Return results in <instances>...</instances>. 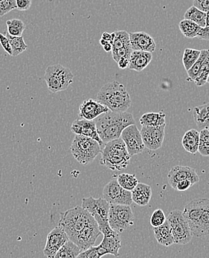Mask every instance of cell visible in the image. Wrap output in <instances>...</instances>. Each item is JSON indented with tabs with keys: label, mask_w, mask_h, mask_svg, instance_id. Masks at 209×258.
I'll return each instance as SVG.
<instances>
[{
	"label": "cell",
	"mask_w": 209,
	"mask_h": 258,
	"mask_svg": "<svg viewBox=\"0 0 209 258\" xmlns=\"http://www.w3.org/2000/svg\"><path fill=\"white\" fill-rule=\"evenodd\" d=\"M97 133L104 144L121 138L124 129L136 125L132 113L109 111L95 119Z\"/></svg>",
	"instance_id": "6da1fadb"
},
{
	"label": "cell",
	"mask_w": 209,
	"mask_h": 258,
	"mask_svg": "<svg viewBox=\"0 0 209 258\" xmlns=\"http://www.w3.org/2000/svg\"><path fill=\"white\" fill-rule=\"evenodd\" d=\"M183 215L194 237L209 235V200L196 199L185 207Z\"/></svg>",
	"instance_id": "7a4b0ae2"
},
{
	"label": "cell",
	"mask_w": 209,
	"mask_h": 258,
	"mask_svg": "<svg viewBox=\"0 0 209 258\" xmlns=\"http://www.w3.org/2000/svg\"><path fill=\"white\" fill-rule=\"evenodd\" d=\"M97 101L110 111L119 113L127 112L132 103L125 85L116 81L106 84L100 88L97 95Z\"/></svg>",
	"instance_id": "3957f363"
},
{
	"label": "cell",
	"mask_w": 209,
	"mask_h": 258,
	"mask_svg": "<svg viewBox=\"0 0 209 258\" xmlns=\"http://www.w3.org/2000/svg\"><path fill=\"white\" fill-rule=\"evenodd\" d=\"M100 153V165L105 166L112 171L126 169L131 163V156L121 138L105 144Z\"/></svg>",
	"instance_id": "277c9868"
},
{
	"label": "cell",
	"mask_w": 209,
	"mask_h": 258,
	"mask_svg": "<svg viewBox=\"0 0 209 258\" xmlns=\"http://www.w3.org/2000/svg\"><path fill=\"white\" fill-rule=\"evenodd\" d=\"M93 217L81 206H76L60 214L59 228L63 229L69 240L80 232Z\"/></svg>",
	"instance_id": "5b68a950"
},
{
	"label": "cell",
	"mask_w": 209,
	"mask_h": 258,
	"mask_svg": "<svg viewBox=\"0 0 209 258\" xmlns=\"http://www.w3.org/2000/svg\"><path fill=\"white\" fill-rule=\"evenodd\" d=\"M70 151L79 164L86 166L95 159L101 152V147L92 138L75 135L71 144Z\"/></svg>",
	"instance_id": "8992f818"
},
{
	"label": "cell",
	"mask_w": 209,
	"mask_h": 258,
	"mask_svg": "<svg viewBox=\"0 0 209 258\" xmlns=\"http://www.w3.org/2000/svg\"><path fill=\"white\" fill-rule=\"evenodd\" d=\"M44 78L48 89L56 93L67 89L73 82L74 76L70 69L57 63L48 67Z\"/></svg>",
	"instance_id": "52a82bcc"
},
{
	"label": "cell",
	"mask_w": 209,
	"mask_h": 258,
	"mask_svg": "<svg viewBox=\"0 0 209 258\" xmlns=\"http://www.w3.org/2000/svg\"><path fill=\"white\" fill-rule=\"evenodd\" d=\"M167 221L171 227L174 243L185 245L190 242L193 234L182 211L179 210L171 211L167 218Z\"/></svg>",
	"instance_id": "ba28073f"
},
{
	"label": "cell",
	"mask_w": 209,
	"mask_h": 258,
	"mask_svg": "<svg viewBox=\"0 0 209 258\" xmlns=\"http://www.w3.org/2000/svg\"><path fill=\"white\" fill-rule=\"evenodd\" d=\"M110 226L116 232H123L134 223V215L129 205H113L108 214Z\"/></svg>",
	"instance_id": "9c48e42d"
},
{
	"label": "cell",
	"mask_w": 209,
	"mask_h": 258,
	"mask_svg": "<svg viewBox=\"0 0 209 258\" xmlns=\"http://www.w3.org/2000/svg\"><path fill=\"white\" fill-rule=\"evenodd\" d=\"M81 207L95 219L98 225L99 230L110 226L108 214L111 205L104 199H95L93 197L83 199Z\"/></svg>",
	"instance_id": "30bf717a"
},
{
	"label": "cell",
	"mask_w": 209,
	"mask_h": 258,
	"mask_svg": "<svg viewBox=\"0 0 209 258\" xmlns=\"http://www.w3.org/2000/svg\"><path fill=\"white\" fill-rule=\"evenodd\" d=\"M103 198L111 205L131 206L133 203L131 191L122 188L116 179H113L104 186L103 189Z\"/></svg>",
	"instance_id": "8fae6325"
},
{
	"label": "cell",
	"mask_w": 209,
	"mask_h": 258,
	"mask_svg": "<svg viewBox=\"0 0 209 258\" xmlns=\"http://www.w3.org/2000/svg\"><path fill=\"white\" fill-rule=\"evenodd\" d=\"M100 234L101 232L99 230L98 225L95 219L92 218L89 223L70 240L76 244L80 251H83L93 246L97 237Z\"/></svg>",
	"instance_id": "7c38bea8"
},
{
	"label": "cell",
	"mask_w": 209,
	"mask_h": 258,
	"mask_svg": "<svg viewBox=\"0 0 209 258\" xmlns=\"http://www.w3.org/2000/svg\"><path fill=\"white\" fill-rule=\"evenodd\" d=\"M121 139L126 146L127 150L131 156L142 153L145 147L142 141L140 131L136 125H131L124 129L121 135Z\"/></svg>",
	"instance_id": "4fadbf2b"
},
{
	"label": "cell",
	"mask_w": 209,
	"mask_h": 258,
	"mask_svg": "<svg viewBox=\"0 0 209 258\" xmlns=\"http://www.w3.org/2000/svg\"><path fill=\"white\" fill-rule=\"evenodd\" d=\"M165 125L158 127L142 126L140 133L145 148L155 151L162 147L165 138Z\"/></svg>",
	"instance_id": "5bb4252c"
},
{
	"label": "cell",
	"mask_w": 209,
	"mask_h": 258,
	"mask_svg": "<svg viewBox=\"0 0 209 258\" xmlns=\"http://www.w3.org/2000/svg\"><path fill=\"white\" fill-rule=\"evenodd\" d=\"M69 240L66 232L59 227H56L48 234L43 254L48 258L53 257L57 251Z\"/></svg>",
	"instance_id": "9a60e30c"
},
{
	"label": "cell",
	"mask_w": 209,
	"mask_h": 258,
	"mask_svg": "<svg viewBox=\"0 0 209 258\" xmlns=\"http://www.w3.org/2000/svg\"><path fill=\"white\" fill-rule=\"evenodd\" d=\"M170 186L176 190V186L179 181L190 180L193 184L199 182V175L193 168L186 166H175L170 170L168 175Z\"/></svg>",
	"instance_id": "2e32d148"
},
{
	"label": "cell",
	"mask_w": 209,
	"mask_h": 258,
	"mask_svg": "<svg viewBox=\"0 0 209 258\" xmlns=\"http://www.w3.org/2000/svg\"><path fill=\"white\" fill-rule=\"evenodd\" d=\"M103 235V240L99 246L104 251L106 254H112L115 257H119V249L122 248V241L119 233L115 231L111 226L100 230Z\"/></svg>",
	"instance_id": "e0dca14e"
},
{
	"label": "cell",
	"mask_w": 209,
	"mask_h": 258,
	"mask_svg": "<svg viewBox=\"0 0 209 258\" xmlns=\"http://www.w3.org/2000/svg\"><path fill=\"white\" fill-rule=\"evenodd\" d=\"M71 132L76 135H82V136L92 138L98 143L100 147L103 148L104 143L101 141L98 133L95 121L86 120V119H80L74 121L71 126Z\"/></svg>",
	"instance_id": "ac0fdd59"
},
{
	"label": "cell",
	"mask_w": 209,
	"mask_h": 258,
	"mask_svg": "<svg viewBox=\"0 0 209 258\" xmlns=\"http://www.w3.org/2000/svg\"><path fill=\"white\" fill-rule=\"evenodd\" d=\"M129 37L132 50L148 52L151 53L156 50V42L149 34L145 32H133L129 33Z\"/></svg>",
	"instance_id": "d6986e66"
},
{
	"label": "cell",
	"mask_w": 209,
	"mask_h": 258,
	"mask_svg": "<svg viewBox=\"0 0 209 258\" xmlns=\"http://www.w3.org/2000/svg\"><path fill=\"white\" fill-rule=\"evenodd\" d=\"M110 110L104 105L92 99H86L79 107V117L86 120L93 121Z\"/></svg>",
	"instance_id": "ffe728a7"
},
{
	"label": "cell",
	"mask_w": 209,
	"mask_h": 258,
	"mask_svg": "<svg viewBox=\"0 0 209 258\" xmlns=\"http://www.w3.org/2000/svg\"><path fill=\"white\" fill-rule=\"evenodd\" d=\"M153 59L151 52L133 51L130 57L128 69L136 72H142L151 63Z\"/></svg>",
	"instance_id": "44dd1931"
},
{
	"label": "cell",
	"mask_w": 209,
	"mask_h": 258,
	"mask_svg": "<svg viewBox=\"0 0 209 258\" xmlns=\"http://www.w3.org/2000/svg\"><path fill=\"white\" fill-rule=\"evenodd\" d=\"M133 203L139 206H146L152 197V189L149 185L139 183L131 191Z\"/></svg>",
	"instance_id": "7402d4cb"
},
{
	"label": "cell",
	"mask_w": 209,
	"mask_h": 258,
	"mask_svg": "<svg viewBox=\"0 0 209 258\" xmlns=\"http://www.w3.org/2000/svg\"><path fill=\"white\" fill-rule=\"evenodd\" d=\"M153 233L155 238L160 245L168 247L174 244L171 227L167 220L163 225L153 228Z\"/></svg>",
	"instance_id": "603a6c76"
},
{
	"label": "cell",
	"mask_w": 209,
	"mask_h": 258,
	"mask_svg": "<svg viewBox=\"0 0 209 258\" xmlns=\"http://www.w3.org/2000/svg\"><path fill=\"white\" fill-rule=\"evenodd\" d=\"M199 132L196 129H190L185 132L182 140V147L185 151L194 155L198 152L199 147Z\"/></svg>",
	"instance_id": "cb8c5ba5"
},
{
	"label": "cell",
	"mask_w": 209,
	"mask_h": 258,
	"mask_svg": "<svg viewBox=\"0 0 209 258\" xmlns=\"http://www.w3.org/2000/svg\"><path fill=\"white\" fill-rule=\"evenodd\" d=\"M193 116L198 128L209 130V103L195 107L193 110Z\"/></svg>",
	"instance_id": "d4e9b609"
},
{
	"label": "cell",
	"mask_w": 209,
	"mask_h": 258,
	"mask_svg": "<svg viewBox=\"0 0 209 258\" xmlns=\"http://www.w3.org/2000/svg\"><path fill=\"white\" fill-rule=\"evenodd\" d=\"M165 117L166 115L163 112H159V113L151 112V113H145L141 117L140 124L142 126H161V125H166Z\"/></svg>",
	"instance_id": "484cf974"
},
{
	"label": "cell",
	"mask_w": 209,
	"mask_h": 258,
	"mask_svg": "<svg viewBox=\"0 0 209 258\" xmlns=\"http://www.w3.org/2000/svg\"><path fill=\"white\" fill-rule=\"evenodd\" d=\"M81 252L79 247L69 240L57 251L52 258H76Z\"/></svg>",
	"instance_id": "4316f807"
},
{
	"label": "cell",
	"mask_w": 209,
	"mask_h": 258,
	"mask_svg": "<svg viewBox=\"0 0 209 258\" xmlns=\"http://www.w3.org/2000/svg\"><path fill=\"white\" fill-rule=\"evenodd\" d=\"M179 27L184 36L191 39L197 37L198 33L202 29L196 23L185 19L179 23Z\"/></svg>",
	"instance_id": "83f0119b"
},
{
	"label": "cell",
	"mask_w": 209,
	"mask_h": 258,
	"mask_svg": "<svg viewBox=\"0 0 209 258\" xmlns=\"http://www.w3.org/2000/svg\"><path fill=\"white\" fill-rule=\"evenodd\" d=\"M184 19L196 23L201 28L205 27V13L195 6L189 8L184 15Z\"/></svg>",
	"instance_id": "f1b7e54d"
},
{
	"label": "cell",
	"mask_w": 209,
	"mask_h": 258,
	"mask_svg": "<svg viewBox=\"0 0 209 258\" xmlns=\"http://www.w3.org/2000/svg\"><path fill=\"white\" fill-rule=\"evenodd\" d=\"M6 36L7 37L9 42H10L12 49V56L13 57H17V56L24 52L26 49H27V44L25 43L24 38H23V36H12L9 33H7Z\"/></svg>",
	"instance_id": "f546056e"
},
{
	"label": "cell",
	"mask_w": 209,
	"mask_h": 258,
	"mask_svg": "<svg viewBox=\"0 0 209 258\" xmlns=\"http://www.w3.org/2000/svg\"><path fill=\"white\" fill-rule=\"evenodd\" d=\"M114 33L115 37L112 43V51L117 50V49H122V48L131 46L129 33L128 32L120 30L116 31V32H114Z\"/></svg>",
	"instance_id": "4dcf8cb0"
},
{
	"label": "cell",
	"mask_w": 209,
	"mask_h": 258,
	"mask_svg": "<svg viewBox=\"0 0 209 258\" xmlns=\"http://www.w3.org/2000/svg\"><path fill=\"white\" fill-rule=\"evenodd\" d=\"M208 52L209 49L201 50L199 58L195 62L194 64L191 67L189 71H187L188 76V80L190 81V82H194L195 79L198 77L199 72H200L201 68H202V63H203L205 57H206L207 55H208Z\"/></svg>",
	"instance_id": "1f68e13d"
},
{
	"label": "cell",
	"mask_w": 209,
	"mask_h": 258,
	"mask_svg": "<svg viewBox=\"0 0 209 258\" xmlns=\"http://www.w3.org/2000/svg\"><path fill=\"white\" fill-rule=\"evenodd\" d=\"M117 181L119 185L124 189L128 191H132L136 185L139 184V180L136 175L133 174L122 173L118 175Z\"/></svg>",
	"instance_id": "d6a6232c"
},
{
	"label": "cell",
	"mask_w": 209,
	"mask_h": 258,
	"mask_svg": "<svg viewBox=\"0 0 209 258\" xmlns=\"http://www.w3.org/2000/svg\"><path fill=\"white\" fill-rule=\"evenodd\" d=\"M8 33L12 36H23V32L26 29V25L19 19H12L6 21Z\"/></svg>",
	"instance_id": "836d02e7"
},
{
	"label": "cell",
	"mask_w": 209,
	"mask_h": 258,
	"mask_svg": "<svg viewBox=\"0 0 209 258\" xmlns=\"http://www.w3.org/2000/svg\"><path fill=\"white\" fill-rule=\"evenodd\" d=\"M200 52L201 50L190 49V48L185 49L183 57H182V63L186 71H189L191 67L194 64L195 62L199 58Z\"/></svg>",
	"instance_id": "e575fe53"
},
{
	"label": "cell",
	"mask_w": 209,
	"mask_h": 258,
	"mask_svg": "<svg viewBox=\"0 0 209 258\" xmlns=\"http://www.w3.org/2000/svg\"><path fill=\"white\" fill-rule=\"evenodd\" d=\"M198 152L202 156L209 157V130L202 129L199 132Z\"/></svg>",
	"instance_id": "d590c367"
},
{
	"label": "cell",
	"mask_w": 209,
	"mask_h": 258,
	"mask_svg": "<svg viewBox=\"0 0 209 258\" xmlns=\"http://www.w3.org/2000/svg\"><path fill=\"white\" fill-rule=\"evenodd\" d=\"M209 75V52L205 60L202 63V68H201L199 76L195 79L194 83L196 86L201 87L207 83V79H208Z\"/></svg>",
	"instance_id": "8d00e7d4"
},
{
	"label": "cell",
	"mask_w": 209,
	"mask_h": 258,
	"mask_svg": "<svg viewBox=\"0 0 209 258\" xmlns=\"http://www.w3.org/2000/svg\"><path fill=\"white\" fill-rule=\"evenodd\" d=\"M167 218L165 217V213L162 209H157L153 211L152 216L151 217V225L153 228L160 226L166 222Z\"/></svg>",
	"instance_id": "74e56055"
},
{
	"label": "cell",
	"mask_w": 209,
	"mask_h": 258,
	"mask_svg": "<svg viewBox=\"0 0 209 258\" xmlns=\"http://www.w3.org/2000/svg\"><path fill=\"white\" fill-rule=\"evenodd\" d=\"M17 9L16 0H0V17Z\"/></svg>",
	"instance_id": "f35d334b"
},
{
	"label": "cell",
	"mask_w": 209,
	"mask_h": 258,
	"mask_svg": "<svg viewBox=\"0 0 209 258\" xmlns=\"http://www.w3.org/2000/svg\"><path fill=\"white\" fill-rule=\"evenodd\" d=\"M132 52V49H131V46H127V47L122 48V49H117V50L112 51V56L115 61L117 63L121 59H130Z\"/></svg>",
	"instance_id": "ab89813d"
},
{
	"label": "cell",
	"mask_w": 209,
	"mask_h": 258,
	"mask_svg": "<svg viewBox=\"0 0 209 258\" xmlns=\"http://www.w3.org/2000/svg\"><path fill=\"white\" fill-rule=\"evenodd\" d=\"M103 256L99 251L98 247L92 246L86 251H81L76 258H101Z\"/></svg>",
	"instance_id": "60d3db41"
},
{
	"label": "cell",
	"mask_w": 209,
	"mask_h": 258,
	"mask_svg": "<svg viewBox=\"0 0 209 258\" xmlns=\"http://www.w3.org/2000/svg\"><path fill=\"white\" fill-rule=\"evenodd\" d=\"M0 43H1L2 47L4 49V50L9 55L12 56V49L10 42H9V39L7 38L6 35H3L1 33H0Z\"/></svg>",
	"instance_id": "b9f144b4"
},
{
	"label": "cell",
	"mask_w": 209,
	"mask_h": 258,
	"mask_svg": "<svg viewBox=\"0 0 209 258\" xmlns=\"http://www.w3.org/2000/svg\"><path fill=\"white\" fill-rule=\"evenodd\" d=\"M17 9L20 11H27L32 6V0H16Z\"/></svg>",
	"instance_id": "7bdbcfd3"
},
{
	"label": "cell",
	"mask_w": 209,
	"mask_h": 258,
	"mask_svg": "<svg viewBox=\"0 0 209 258\" xmlns=\"http://www.w3.org/2000/svg\"><path fill=\"white\" fill-rule=\"evenodd\" d=\"M193 185V183L190 180H184V181H181L177 183L176 186V190L183 192V191L188 190Z\"/></svg>",
	"instance_id": "ee69618b"
},
{
	"label": "cell",
	"mask_w": 209,
	"mask_h": 258,
	"mask_svg": "<svg viewBox=\"0 0 209 258\" xmlns=\"http://www.w3.org/2000/svg\"><path fill=\"white\" fill-rule=\"evenodd\" d=\"M196 37L201 39V40H209V26L202 28Z\"/></svg>",
	"instance_id": "f6af8a7d"
},
{
	"label": "cell",
	"mask_w": 209,
	"mask_h": 258,
	"mask_svg": "<svg viewBox=\"0 0 209 258\" xmlns=\"http://www.w3.org/2000/svg\"><path fill=\"white\" fill-rule=\"evenodd\" d=\"M195 7L197 8L199 10L203 12H209V0H204L199 4L196 5Z\"/></svg>",
	"instance_id": "bcb514c9"
},
{
	"label": "cell",
	"mask_w": 209,
	"mask_h": 258,
	"mask_svg": "<svg viewBox=\"0 0 209 258\" xmlns=\"http://www.w3.org/2000/svg\"><path fill=\"white\" fill-rule=\"evenodd\" d=\"M103 49H104L105 52H109L112 51L113 46L111 43H108V44L104 45L103 46Z\"/></svg>",
	"instance_id": "7dc6e473"
},
{
	"label": "cell",
	"mask_w": 209,
	"mask_h": 258,
	"mask_svg": "<svg viewBox=\"0 0 209 258\" xmlns=\"http://www.w3.org/2000/svg\"><path fill=\"white\" fill-rule=\"evenodd\" d=\"M209 26V12H205V27Z\"/></svg>",
	"instance_id": "c3c4849f"
},
{
	"label": "cell",
	"mask_w": 209,
	"mask_h": 258,
	"mask_svg": "<svg viewBox=\"0 0 209 258\" xmlns=\"http://www.w3.org/2000/svg\"><path fill=\"white\" fill-rule=\"evenodd\" d=\"M202 1H204V0H193V6H196V5L199 4Z\"/></svg>",
	"instance_id": "681fc988"
},
{
	"label": "cell",
	"mask_w": 209,
	"mask_h": 258,
	"mask_svg": "<svg viewBox=\"0 0 209 258\" xmlns=\"http://www.w3.org/2000/svg\"><path fill=\"white\" fill-rule=\"evenodd\" d=\"M207 82H208V83L209 84V75H208V79H207Z\"/></svg>",
	"instance_id": "f907efd6"
}]
</instances>
